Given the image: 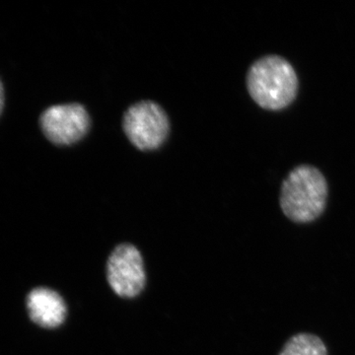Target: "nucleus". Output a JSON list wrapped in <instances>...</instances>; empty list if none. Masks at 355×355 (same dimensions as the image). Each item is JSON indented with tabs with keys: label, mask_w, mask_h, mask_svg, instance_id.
<instances>
[{
	"label": "nucleus",
	"mask_w": 355,
	"mask_h": 355,
	"mask_svg": "<svg viewBox=\"0 0 355 355\" xmlns=\"http://www.w3.org/2000/svg\"><path fill=\"white\" fill-rule=\"evenodd\" d=\"M248 91L259 106L270 111L288 107L298 92L295 70L284 58L268 55L257 60L247 76Z\"/></svg>",
	"instance_id": "nucleus-1"
},
{
	"label": "nucleus",
	"mask_w": 355,
	"mask_h": 355,
	"mask_svg": "<svg viewBox=\"0 0 355 355\" xmlns=\"http://www.w3.org/2000/svg\"><path fill=\"white\" fill-rule=\"evenodd\" d=\"M328 200V184L317 168L296 167L289 173L280 191V207L287 218L309 223L323 214Z\"/></svg>",
	"instance_id": "nucleus-2"
},
{
	"label": "nucleus",
	"mask_w": 355,
	"mask_h": 355,
	"mask_svg": "<svg viewBox=\"0 0 355 355\" xmlns=\"http://www.w3.org/2000/svg\"><path fill=\"white\" fill-rule=\"evenodd\" d=\"M123 130L128 139L140 150H153L167 137L169 121L165 112L155 103H137L125 113Z\"/></svg>",
	"instance_id": "nucleus-3"
},
{
	"label": "nucleus",
	"mask_w": 355,
	"mask_h": 355,
	"mask_svg": "<svg viewBox=\"0 0 355 355\" xmlns=\"http://www.w3.org/2000/svg\"><path fill=\"white\" fill-rule=\"evenodd\" d=\"M107 279L116 295L135 298L146 286L144 260L133 245L121 244L114 248L107 263Z\"/></svg>",
	"instance_id": "nucleus-4"
},
{
	"label": "nucleus",
	"mask_w": 355,
	"mask_h": 355,
	"mask_svg": "<svg viewBox=\"0 0 355 355\" xmlns=\"http://www.w3.org/2000/svg\"><path fill=\"white\" fill-rule=\"evenodd\" d=\"M42 130L58 146H70L83 139L89 128V116L79 104L57 105L41 116Z\"/></svg>",
	"instance_id": "nucleus-5"
},
{
	"label": "nucleus",
	"mask_w": 355,
	"mask_h": 355,
	"mask_svg": "<svg viewBox=\"0 0 355 355\" xmlns=\"http://www.w3.org/2000/svg\"><path fill=\"white\" fill-rule=\"evenodd\" d=\"M27 307L32 321L44 328H57L67 317V305L62 296L44 287L30 292Z\"/></svg>",
	"instance_id": "nucleus-6"
},
{
	"label": "nucleus",
	"mask_w": 355,
	"mask_h": 355,
	"mask_svg": "<svg viewBox=\"0 0 355 355\" xmlns=\"http://www.w3.org/2000/svg\"><path fill=\"white\" fill-rule=\"evenodd\" d=\"M279 355H329L323 340L313 334L300 333L287 340Z\"/></svg>",
	"instance_id": "nucleus-7"
},
{
	"label": "nucleus",
	"mask_w": 355,
	"mask_h": 355,
	"mask_svg": "<svg viewBox=\"0 0 355 355\" xmlns=\"http://www.w3.org/2000/svg\"><path fill=\"white\" fill-rule=\"evenodd\" d=\"M4 106V91L3 86H2L1 81H0V114H1L2 110Z\"/></svg>",
	"instance_id": "nucleus-8"
}]
</instances>
